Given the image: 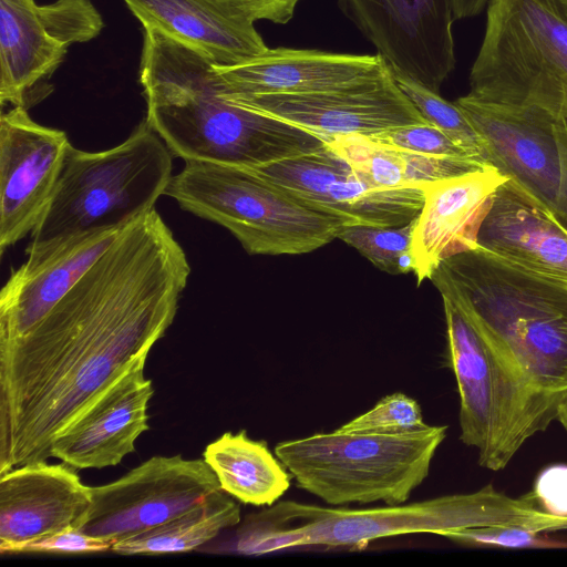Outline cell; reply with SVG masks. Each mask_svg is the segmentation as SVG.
Instances as JSON below:
<instances>
[{"instance_id": "cell-1", "label": "cell", "mask_w": 567, "mask_h": 567, "mask_svg": "<svg viewBox=\"0 0 567 567\" xmlns=\"http://www.w3.org/2000/svg\"><path fill=\"white\" fill-rule=\"evenodd\" d=\"M190 267L155 208L126 224L29 331L0 342V474L55 439L172 324Z\"/></svg>"}, {"instance_id": "cell-2", "label": "cell", "mask_w": 567, "mask_h": 567, "mask_svg": "<svg viewBox=\"0 0 567 567\" xmlns=\"http://www.w3.org/2000/svg\"><path fill=\"white\" fill-rule=\"evenodd\" d=\"M140 82L146 121L185 162L255 167L326 145L319 135L231 102L200 51L144 28Z\"/></svg>"}, {"instance_id": "cell-3", "label": "cell", "mask_w": 567, "mask_h": 567, "mask_svg": "<svg viewBox=\"0 0 567 567\" xmlns=\"http://www.w3.org/2000/svg\"><path fill=\"white\" fill-rule=\"evenodd\" d=\"M551 519L530 492L512 497L492 484L466 494L359 509L281 501L247 515L237 529L233 549L254 556L308 546L362 549L392 536H445L492 525H519L543 532Z\"/></svg>"}, {"instance_id": "cell-4", "label": "cell", "mask_w": 567, "mask_h": 567, "mask_svg": "<svg viewBox=\"0 0 567 567\" xmlns=\"http://www.w3.org/2000/svg\"><path fill=\"white\" fill-rule=\"evenodd\" d=\"M537 390L567 394V286L482 249L443 261L431 277Z\"/></svg>"}, {"instance_id": "cell-5", "label": "cell", "mask_w": 567, "mask_h": 567, "mask_svg": "<svg viewBox=\"0 0 567 567\" xmlns=\"http://www.w3.org/2000/svg\"><path fill=\"white\" fill-rule=\"evenodd\" d=\"M442 300L449 364L460 395V439L477 451L482 467L501 471L557 419L561 400L533 386L456 305Z\"/></svg>"}, {"instance_id": "cell-6", "label": "cell", "mask_w": 567, "mask_h": 567, "mask_svg": "<svg viewBox=\"0 0 567 567\" xmlns=\"http://www.w3.org/2000/svg\"><path fill=\"white\" fill-rule=\"evenodd\" d=\"M172 177V152L146 120L110 150L85 152L70 144L29 248L121 228L153 209Z\"/></svg>"}, {"instance_id": "cell-7", "label": "cell", "mask_w": 567, "mask_h": 567, "mask_svg": "<svg viewBox=\"0 0 567 567\" xmlns=\"http://www.w3.org/2000/svg\"><path fill=\"white\" fill-rule=\"evenodd\" d=\"M165 195L228 229L250 255H301L338 238L347 223L256 171L186 162Z\"/></svg>"}, {"instance_id": "cell-8", "label": "cell", "mask_w": 567, "mask_h": 567, "mask_svg": "<svg viewBox=\"0 0 567 567\" xmlns=\"http://www.w3.org/2000/svg\"><path fill=\"white\" fill-rule=\"evenodd\" d=\"M446 425L406 433L333 432L282 441L275 455L298 486L330 506L405 503L430 473Z\"/></svg>"}, {"instance_id": "cell-9", "label": "cell", "mask_w": 567, "mask_h": 567, "mask_svg": "<svg viewBox=\"0 0 567 567\" xmlns=\"http://www.w3.org/2000/svg\"><path fill=\"white\" fill-rule=\"evenodd\" d=\"M468 93L567 118V0H489Z\"/></svg>"}, {"instance_id": "cell-10", "label": "cell", "mask_w": 567, "mask_h": 567, "mask_svg": "<svg viewBox=\"0 0 567 567\" xmlns=\"http://www.w3.org/2000/svg\"><path fill=\"white\" fill-rule=\"evenodd\" d=\"M455 104L481 137L486 163L567 229V118L538 105L493 102L470 93Z\"/></svg>"}, {"instance_id": "cell-11", "label": "cell", "mask_w": 567, "mask_h": 567, "mask_svg": "<svg viewBox=\"0 0 567 567\" xmlns=\"http://www.w3.org/2000/svg\"><path fill=\"white\" fill-rule=\"evenodd\" d=\"M104 23L90 0H0V102L25 109L51 89L68 48L97 37Z\"/></svg>"}, {"instance_id": "cell-12", "label": "cell", "mask_w": 567, "mask_h": 567, "mask_svg": "<svg viewBox=\"0 0 567 567\" xmlns=\"http://www.w3.org/2000/svg\"><path fill=\"white\" fill-rule=\"evenodd\" d=\"M223 491L205 460L154 456L124 476L91 487L79 528L112 545L161 526Z\"/></svg>"}, {"instance_id": "cell-13", "label": "cell", "mask_w": 567, "mask_h": 567, "mask_svg": "<svg viewBox=\"0 0 567 567\" xmlns=\"http://www.w3.org/2000/svg\"><path fill=\"white\" fill-rule=\"evenodd\" d=\"M392 72L439 92L454 71L451 0H339Z\"/></svg>"}, {"instance_id": "cell-14", "label": "cell", "mask_w": 567, "mask_h": 567, "mask_svg": "<svg viewBox=\"0 0 567 567\" xmlns=\"http://www.w3.org/2000/svg\"><path fill=\"white\" fill-rule=\"evenodd\" d=\"M227 97L245 109L310 131L324 141L427 124L399 87L391 68L327 91Z\"/></svg>"}, {"instance_id": "cell-15", "label": "cell", "mask_w": 567, "mask_h": 567, "mask_svg": "<svg viewBox=\"0 0 567 567\" xmlns=\"http://www.w3.org/2000/svg\"><path fill=\"white\" fill-rule=\"evenodd\" d=\"M250 168L348 226H402L420 214L424 203L423 187L375 186L328 144Z\"/></svg>"}, {"instance_id": "cell-16", "label": "cell", "mask_w": 567, "mask_h": 567, "mask_svg": "<svg viewBox=\"0 0 567 567\" xmlns=\"http://www.w3.org/2000/svg\"><path fill=\"white\" fill-rule=\"evenodd\" d=\"M66 134L34 122L12 106L0 117V251L32 233L53 195Z\"/></svg>"}, {"instance_id": "cell-17", "label": "cell", "mask_w": 567, "mask_h": 567, "mask_svg": "<svg viewBox=\"0 0 567 567\" xmlns=\"http://www.w3.org/2000/svg\"><path fill=\"white\" fill-rule=\"evenodd\" d=\"M72 466L37 462L0 474V553L18 554L42 538L79 529L91 487Z\"/></svg>"}, {"instance_id": "cell-18", "label": "cell", "mask_w": 567, "mask_h": 567, "mask_svg": "<svg viewBox=\"0 0 567 567\" xmlns=\"http://www.w3.org/2000/svg\"><path fill=\"white\" fill-rule=\"evenodd\" d=\"M507 179L492 165L423 185L424 203L416 218L412 254L417 286L440 265L478 248V233L493 196Z\"/></svg>"}, {"instance_id": "cell-19", "label": "cell", "mask_w": 567, "mask_h": 567, "mask_svg": "<svg viewBox=\"0 0 567 567\" xmlns=\"http://www.w3.org/2000/svg\"><path fill=\"white\" fill-rule=\"evenodd\" d=\"M123 227L28 247L27 260L11 272L0 292V342L20 337L37 324L110 247Z\"/></svg>"}, {"instance_id": "cell-20", "label": "cell", "mask_w": 567, "mask_h": 567, "mask_svg": "<svg viewBox=\"0 0 567 567\" xmlns=\"http://www.w3.org/2000/svg\"><path fill=\"white\" fill-rule=\"evenodd\" d=\"M147 357L137 359L53 442L50 456L73 468L114 466L135 451L150 429L147 405L153 383L144 375Z\"/></svg>"}, {"instance_id": "cell-21", "label": "cell", "mask_w": 567, "mask_h": 567, "mask_svg": "<svg viewBox=\"0 0 567 567\" xmlns=\"http://www.w3.org/2000/svg\"><path fill=\"white\" fill-rule=\"evenodd\" d=\"M227 96L327 91L374 76L389 69L380 54L359 55L317 50L268 49L233 65L215 64Z\"/></svg>"}, {"instance_id": "cell-22", "label": "cell", "mask_w": 567, "mask_h": 567, "mask_svg": "<svg viewBox=\"0 0 567 567\" xmlns=\"http://www.w3.org/2000/svg\"><path fill=\"white\" fill-rule=\"evenodd\" d=\"M477 243L509 264L567 286V229L512 179L495 192Z\"/></svg>"}, {"instance_id": "cell-23", "label": "cell", "mask_w": 567, "mask_h": 567, "mask_svg": "<svg viewBox=\"0 0 567 567\" xmlns=\"http://www.w3.org/2000/svg\"><path fill=\"white\" fill-rule=\"evenodd\" d=\"M144 28L200 51L215 64L233 65L269 48L255 23L233 16L208 0H124Z\"/></svg>"}, {"instance_id": "cell-24", "label": "cell", "mask_w": 567, "mask_h": 567, "mask_svg": "<svg viewBox=\"0 0 567 567\" xmlns=\"http://www.w3.org/2000/svg\"><path fill=\"white\" fill-rule=\"evenodd\" d=\"M204 460L221 489L244 504L271 506L290 487L292 476L285 465L246 431L224 433L206 446Z\"/></svg>"}, {"instance_id": "cell-25", "label": "cell", "mask_w": 567, "mask_h": 567, "mask_svg": "<svg viewBox=\"0 0 567 567\" xmlns=\"http://www.w3.org/2000/svg\"><path fill=\"white\" fill-rule=\"evenodd\" d=\"M226 494L220 491L167 523L114 544L112 550L134 555L196 549L240 523V507Z\"/></svg>"}, {"instance_id": "cell-26", "label": "cell", "mask_w": 567, "mask_h": 567, "mask_svg": "<svg viewBox=\"0 0 567 567\" xmlns=\"http://www.w3.org/2000/svg\"><path fill=\"white\" fill-rule=\"evenodd\" d=\"M417 216L398 227L344 226L338 238L389 274L414 271L413 233Z\"/></svg>"}, {"instance_id": "cell-27", "label": "cell", "mask_w": 567, "mask_h": 567, "mask_svg": "<svg viewBox=\"0 0 567 567\" xmlns=\"http://www.w3.org/2000/svg\"><path fill=\"white\" fill-rule=\"evenodd\" d=\"M394 79L427 123L442 131L467 154L486 163L481 137L455 102L444 100L439 92L411 79L396 74Z\"/></svg>"}, {"instance_id": "cell-28", "label": "cell", "mask_w": 567, "mask_h": 567, "mask_svg": "<svg viewBox=\"0 0 567 567\" xmlns=\"http://www.w3.org/2000/svg\"><path fill=\"white\" fill-rule=\"evenodd\" d=\"M420 404L396 392L383 396L372 409L342 424L344 432L406 433L426 427Z\"/></svg>"}, {"instance_id": "cell-29", "label": "cell", "mask_w": 567, "mask_h": 567, "mask_svg": "<svg viewBox=\"0 0 567 567\" xmlns=\"http://www.w3.org/2000/svg\"><path fill=\"white\" fill-rule=\"evenodd\" d=\"M369 136L381 144L408 152L435 156L475 158L456 145L442 131L429 123L395 127Z\"/></svg>"}, {"instance_id": "cell-30", "label": "cell", "mask_w": 567, "mask_h": 567, "mask_svg": "<svg viewBox=\"0 0 567 567\" xmlns=\"http://www.w3.org/2000/svg\"><path fill=\"white\" fill-rule=\"evenodd\" d=\"M445 537L463 544L505 549H532L560 547L540 532L519 525H492L452 532Z\"/></svg>"}, {"instance_id": "cell-31", "label": "cell", "mask_w": 567, "mask_h": 567, "mask_svg": "<svg viewBox=\"0 0 567 567\" xmlns=\"http://www.w3.org/2000/svg\"><path fill=\"white\" fill-rule=\"evenodd\" d=\"M530 493L542 511L567 519V464H554L542 470Z\"/></svg>"}, {"instance_id": "cell-32", "label": "cell", "mask_w": 567, "mask_h": 567, "mask_svg": "<svg viewBox=\"0 0 567 567\" xmlns=\"http://www.w3.org/2000/svg\"><path fill=\"white\" fill-rule=\"evenodd\" d=\"M221 10L251 22L266 20L285 24L300 0H208Z\"/></svg>"}, {"instance_id": "cell-33", "label": "cell", "mask_w": 567, "mask_h": 567, "mask_svg": "<svg viewBox=\"0 0 567 567\" xmlns=\"http://www.w3.org/2000/svg\"><path fill=\"white\" fill-rule=\"evenodd\" d=\"M112 544L89 536L80 529H68L28 545L22 553H100L112 550Z\"/></svg>"}, {"instance_id": "cell-34", "label": "cell", "mask_w": 567, "mask_h": 567, "mask_svg": "<svg viewBox=\"0 0 567 567\" xmlns=\"http://www.w3.org/2000/svg\"><path fill=\"white\" fill-rule=\"evenodd\" d=\"M489 0H451L454 19H468L480 14Z\"/></svg>"}, {"instance_id": "cell-35", "label": "cell", "mask_w": 567, "mask_h": 567, "mask_svg": "<svg viewBox=\"0 0 567 567\" xmlns=\"http://www.w3.org/2000/svg\"><path fill=\"white\" fill-rule=\"evenodd\" d=\"M563 427L567 431V394L564 396L559 404L557 419Z\"/></svg>"}, {"instance_id": "cell-36", "label": "cell", "mask_w": 567, "mask_h": 567, "mask_svg": "<svg viewBox=\"0 0 567 567\" xmlns=\"http://www.w3.org/2000/svg\"><path fill=\"white\" fill-rule=\"evenodd\" d=\"M561 529H567V519L564 520Z\"/></svg>"}]
</instances>
